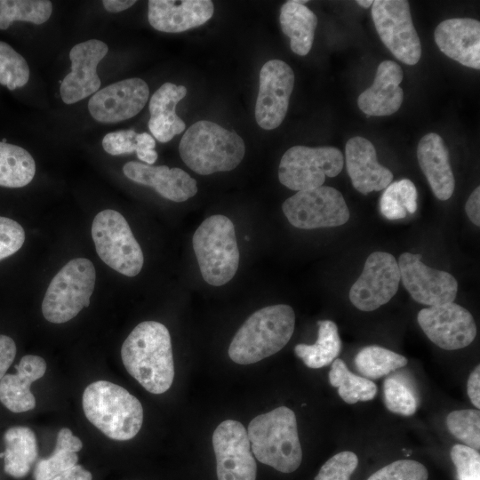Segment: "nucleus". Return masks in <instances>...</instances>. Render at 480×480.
Here are the masks:
<instances>
[{"label":"nucleus","mask_w":480,"mask_h":480,"mask_svg":"<svg viewBox=\"0 0 480 480\" xmlns=\"http://www.w3.org/2000/svg\"><path fill=\"white\" fill-rule=\"evenodd\" d=\"M123 364L146 390L159 395L174 378V363L168 329L161 323L145 321L131 332L121 348Z\"/></svg>","instance_id":"nucleus-1"},{"label":"nucleus","mask_w":480,"mask_h":480,"mask_svg":"<svg viewBox=\"0 0 480 480\" xmlns=\"http://www.w3.org/2000/svg\"><path fill=\"white\" fill-rule=\"evenodd\" d=\"M292 307L276 304L252 313L235 334L228 348L230 359L239 364L257 363L280 351L294 331Z\"/></svg>","instance_id":"nucleus-2"},{"label":"nucleus","mask_w":480,"mask_h":480,"mask_svg":"<svg viewBox=\"0 0 480 480\" xmlns=\"http://www.w3.org/2000/svg\"><path fill=\"white\" fill-rule=\"evenodd\" d=\"M85 417L110 439L133 438L143 422L140 402L123 387L107 380L89 384L82 397Z\"/></svg>","instance_id":"nucleus-3"},{"label":"nucleus","mask_w":480,"mask_h":480,"mask_svg":"<svg viewBox=\"0 0 480 480\" xmlns=\"http://www.w3.org/2000/svg\"><path fill=\"white\" fill-rule=\"evenodd\" d=\"M179 152L192 171L209 175L235 169L244 156L245 145L236 132L211 121L200 120L184 132Z\"/></svg>","instance_id":"nucleus-4"},{"label":"nucleus","mask_w":480,"mask_h":480,"mask_svg":"<svg viewBox=\"0 0 480 480\" xmlns=\"http://www.w3.org/2000/svg\"><path fill=\"white\" fill-rule=\"evenodd\" d=\"M256 459L282 473H292L300 465L302 450L297 420L292 410L277 407L256 416L247 428Z\"/></svg>","instance_id":"nucleus-5"},{"label":"nucleus","mask_w":480,"mask_h":480,"mask_svg":"<svg viewBox=\"0 0 480 480\" xmlns=\"http://www.w3.org/2000/svg\"><path fill=\"white\" fill-rule=\"evenodd\" d=\"M193 249L204 280L220 286L237 271L239 250L233 222L224 215L205 219L194 233Z\"/></svg>","instance_id":"nucleus-6"},{"label":"nucleus","mask_w":480,"mask_h":480,"mask_svg":"<svg viewBox=\"0 0 480 480\" xmlns=\"http://www.w3.org/2000/svg\"><path fill=\"white\" fill-rule=\"evenodd\" d=\"M96 272L92 262L85 258L69 260L52 279L42 302L44 317L53 324H63L74 318L90 305Z\"/></svg>","instance_id":"nucleus-7"},{"label":"nucleus","mask_w":480,"mask_h":480,"mask_svg":"<svg viewBox=\"0 0 480 480\" xmlns=\"http://www.w3.org/2000/svg\"><path fill=\"white\" fill-rule=\"evenodd\" d=\"M92 237L99 257L112 269L130 277L140 272L143 252L120 212L110 209L100 212L92 224Z\"/></svg>","instance_id":"nucleus-8"},{"label":"nucleus","mask_w":480,"mask_h":480,"mask_svg":"<svg viewBox=\"0 0 480 480\" xmlns=\"http://www.w3.org/2000/svg\"><path fill=\"white\" fill-rule=\"evenodd\" d=\"M343 165V154L337 148L293 146L281 158L278 179L292 190L316 188L326 177H336Z\"/></svg>","instance_id":"nucleus-9"},{"label":"nucleus","mask_w":480,"mask_h":480,"mask_svg":"<svg viewBox=\"0 0 480 480\" xmlns=\"http://www.w3.org/2000/svg\"><path fill=\"white\" fill-rule=\"evenodd\" d=\"M282 209L288 221L301 229L339 227L349 219L343 196L328 186L297 191L284 202Z\"/></svg>","instance_id":"nucleus-10"},{"label":"nucleus","mask_w":480,"mask_h":480,"mask_svg":"<svg viewBox=\"0 0 480 480\" xmlns=\"http://www.w3.org/2000/svg\"><path fill=\"white\" fill-rule=\"evenodd\" d=\"M372 17L379 36L391 53L407 65L418 63L421 44L412 23L409 2L373 1Z\"/></svg>","instance_id":"nucleus-11"},{"label":"nucleus","mask_w":480,"mask_h":480,"mask_svg":"<svg viewBox=\"0 0 480 480\" xmlns=\"http://www.w3.org/2000/svg\"><path fill=\"white\" fill-rule=\"evenodd\" d=\"M399 282L396 258L388 252H374L366 259L362 274L349 290L348 298L359 310L373 311L393 298Z\"/></svg>","instance_id":"nucleus-12"},{"label":"nucleus","mask_w":480,"mask_h":480,"mask_svg":"<svg viewBox=\"0 0 480 480\" xmlns=\"http://www.w3.org/2000/svg\"><path fill=\"white\" fill-rule=\"evenodd\" d=\"M417 320L427 337L445 350L466 348L476 335L471 313L454 302L422 308Z\"/></svg>","instance_id":"nucleus-13"},{"label":"nucleus","mask_w":480,"mask_h":480,"mask_svg":"<svg viewBox=\"0 0 480 480\" xmlns=\"http://www.w3.org/2000/svg\"><path fill=\"white\" fill-rule=\"evenodd\" d=\"M212 446L218 480H256L257 465L242 423L222 421L213 432Z\"/></svg>","instance_id":"nucleus-14"},{"label":"nucleus","mask_w":480,"mask_h":480,"mask_svg":"<svg viewBox=\"0 0 480 480\" xmlns=\"http://www.w3.org/2000/svg\"><path fill=\"white\" fill-rule=\"evenodd\" d=\"M419 253L404 252L398 259L400 281L412 298L423 305L453 302L458 291L455 277L425 265Z\"/></svg>","instance_id":"nucleus-15"},{"label":"nucleus","mask_w":480,"mask_h":480,"mask_svg":"<svg viewBox=\"0 0 480 480\" xmlns=\"http://www.w3.org/2000/svg\"><path fill=\"white\" fill-rule=\"evenodd\" d=\"M294 85L292 68L281 60H270L260 72L255 119L264 130L277 128L284 121Z\"/></svg>","instance_id":"nucleus-16"},{"label":"nucleus","mask_w":480,"mask_h":480,"mask_svg":"<svg viewBox=\"0 0 480 480\" xmlns=\"http://www.w3.org/2000/svg\"><path fill=\"white\" fill-rule=\"evenodd\" d=\"M149 96L147 83L138 77L111 84L96 92L88 102L91 116L100 123H117L135 116Z\"/></svg>","instance_id":"nucleus-17"},{"label":"nucleus","mask_w":480,"mask_h":480,"mask_svg":"<svg viewBox=\"0 0 480 480\" xmlns=\"http://www.w3.org/2000/svg\"><path fill=\"white\" fill-rule=\"evenodd\" d=\"M108 52V45L98 39H90L72 47L69 52L71 72L64 77L60 87L66 104L76 103L98 92L101 83L97 66Z\"/></svg>","instance_id":"nucleus-18"},{"label":"nucleus","mask_w":480,"mask_h":480,"mask_svg":"<svg viewBox=\"0 0 480 480\" xmlns=\"http://www.w3.org/2000/svg\"><path fill=\"white\" fill-rule=\"evenodd\" d=\"M435 42L447 57L463 66L480 68V22L471 18L443 20L434 32Z\"/></svg>","instance_id":"nucleus-19"},{"label":"nucleus","mask_w":480,"mask_h":480,"mask_svg":"<svg viewBox=\"0 0 480 480\" xmlns=\"http://www.w3.org/2000/svg\"><path fill=\"white\" fill-rule=\"evenodd\" d=\"M345 157L352 185L364 195L385 189L393 180L391 171L378 162L374 146L364 137L347 141Z\"/></svg>","instance_id":"nucleus-20"},{"label":"nucleus","mask_w":480,"mask_h":480,"mask_svg":"<svg viewBox=\"0 0 480 480\" xmlns=\"http://www.w3.org/2000/svg\"><path fill=\"white\" fill-rule=\"evenodd\" d=\"M148 19L156 30L180 33L204 24L214 12L210 0H149Z\"/></svg>","instance_id":"nucleus-21"},{"label":"nucleus","mask_w":480,"mask_h":480,"mask_svg":"<svg viewBox=\"0 0 480 480\" xmlns=\"http://www.w3.org/2000/svg\"><path fill=\"white\" fill-rule=\"evenodd\" d=\"M123 172L131 180L151 187L173 202H184L197 193L196 180L180 168L131 161L124 165Z\"/></svg>","instance_id":"nucleus-22"},{"label":"nucleus","mask_w":480,"mask_h":480,"mask_svg":"<svg viewBox=\"0 0 480 480\" xmlns=\"http://www.w3.org/2000/svg\"><path fill=\"white\" fill-rule=\"evenodd\" d=\"M404 78L401 67L393 60L380 63L373 84L357 99L358 108L373 116H390L396 113L404 100V91L399 86Z\"/></svg>","instance_id":"nucleus-23"},{"label":"nucleus","mask_w":480,"mask_h":480,"mask_svg":"<svg viewBox=\"0 0 480 480\" xmlns=\"http://www.w3.org/2000/svg\"><path fill=\"white\" fill-rule=\"evenodd\" d=\"M417 158L433 194L448 200L453 194L455 180L449 162V151L440 135L429 132L418 144Z\"/></svg>","instance_id":"nucleus-24"},{"label":"nucleus","mask_w":480,"mask_h":480,"mask_svg":"<svg viewBox=\"0 0 480 480\" xmlns=\"http://www.w3.org/2000/svg\"><path fill=\"white\" fill-rule=\"evenodd\" d=\"M15 368V374H5L0 380V402L12 412H24L36 406L30 386L44 375L46 363L39 356L26 355Z\"/></svg>","instance_id":"nucleus-25"},{"label":"nucleus","mask_w":480,"mask_h":480,"mask_svg":"<svg viewBox=\"0 0 480 480\" xmlns=\"http://www.w3.org/2000/svg\"><path fill=\"white\" fill-rule=\"evenodd\" d=\"M186 94L185 86L166 82L152 95L148 106L150 118L148 124L158 141L168 142L185 130L186 124L175 110L178 102Z\"/></svg>","instance_id":"nucleus-26"},{"label":"nucleus","mask_w":480,"mask_h":480,"mask_svg":"<svg viewBox=\"0 0 480 480\" xmlns=\"http://www.w3.org/2000/svg\"><path fill=\"white\" fill-rule=\"evenodd\" d=\"M279 20L283 33L290 38L292 51L300 56L307 55L314 41L316 15L306 5L292 0L282 5Z\"/></svg>","instance_id":"nucleus-27"},{"label":"nucleus","mask_w":480,"mask_h":480,"mask_svg":"<svg viewBox=\"0 0 480 480\" xmlns=\"http://www.w3.org/2000/svg\"><path fill=\"white\" fill-rule=\"evenodd\" d=\"M4 469L15 478L28 475L38 454L34 431L22 426L8 428L4 435Z\"/></svg>","instance_id":"nucleus-28"},{"label":"nucleus","mask_w":480,"mask_h":480,"mask_svg":"<svg viewBox=\"0 0 480 480\" xmlns=\"http://www.w3.org/2000/svg\"><path fill=\"white\" fill-rule=\"evenodd\" d=\"M318 337L315 344H298L294 348L295 355L306 366L318 369L331 364L341 350V340L336 324L331 320H320Z\"/></svg>","instance_id":"nucleus-29"},{"label":"nucleus","mask_w":480,"mask_h":480,"mask_svg":"<svg viewBox=\"0 0 480 480\" xmlns=\"http://www.w3.org/2000/svg\"><path fill=\"white\" fill-rule=\"evenodd\" d=\"M83 447L79 437L73 435L68 428H62L57 436L56 444L52 455L40 459L34 469L35 480H50L60 473L76 466V454Z\"/></svg>","instance_id":"nucleus-30"},{"label":"nucleus","mask_w":480,"mask_h":480,"mask_svg":"<svg viewBox=\"0 0 480 480\" xmlns=\"http://www.w3.org/2000/svg\"><path fill=\"white\" fill-rule=\"evenodd\" d=\"M36 173V163L23 148L0 141V186L22 188Z\"/></svg>","instance_id":"nucleus-31"},{"label":"nucleus","mask_w":480,"mask_h":480,"mask_svg":"<svg viewBox=\"0 0 480 480\" xmlns=\"http://www.w3.org/2000/svg\"><path fill=\"white\" fill-rule=\"evenodd\" d=\"M329 381L332 386L338 388L341 399L349 404L372 400L377 394V386L373 381L352 373L341 359H335L332 363Z\"/></svg>","instance_id":"nucleus-32"},{"label":"nucleus","mask_w":480,"mask_h":480,"mask_svg":"<svg viewBox=\"0 0 480 480\" xmlns=\"http://www.w3.org/2000/svg\"><path fill=\"white\" fill-rule=\"evenodd\" d=\"M418 192L413 182L402 179L391 182L380 199V211L388 220H400L414 213L418 207Z\"/></svg>","instance_id":"nucleus-33"},{"label":"nucleus","mask_w":480,"mask_h":480,"mask_svg":"<svg viewBox=\"0 0 480 480\" xmlns=\"http://www.w3.org/2000/svg\"><path fill=\"white\" fill-rule=\"evenodd\" d=\"M407 359L380 346L363 348L355 357L357 371L370 379H379L405 366Z\"/></svg>","instance_id":"nucleus-34"},{"label":"nucleus","mask_w":480,"mask_h":480,"mask_svg":"<svg viewBox=\"0 0 480 480\" xmlns=\"http://www.w3.org/2000/svg\"><path fill=\"white\" fill-rule=\"evenodd\" d=\"M52 12V4L48 0H0V29L8 28L14 20L43 24Z\"/></svg>","instance_id":"nucleus-35"},{"label":"nucleus","mask_w":480,"mask_h":480,"mask_svg":"<svg viewBox=\"0 0 480 480\" xmlns=\"http://www.w3.org/2000/svg\"><path fill=\"white\" fill-rule=\"evenodd\" d=\"M383 394L388 411L411 416L419 406V394L411 380L402 374H393L384 380Z\"/></svg>","instance_id":"nucleus-36"},{"label":"nucleus","mask_w":480,"mask_h":480,"mask_svg":"<svg viewBox=\"0 0 480 480\" xmlns=\"http://www.w3.org/2000/svg\"><path fill=\"white\" fill-rule=\"evenodd\" d=\"M450 433L465 445L475 450L480 448V412L478 409L458 410L446 417Z\"/></svg>","instance_id":"nucleus-37"},{"label":"nucleus","mask_w":480,"mask_h":480,"mask_svg":"<svg viewBox=\"0 0 480 480\" xmlns=\"http://www.w3.org/2000/svg\"><path fill=\"white\" fill-rule=\"evenodd\" d=\"M26 60L8 44L0 41V84L9 90L24 86L29 79Z\"/></svg>","instance_id":"nucleus-38"},{"label":"nucleus","mask_w":480,"mask_h":480,"mask_svg":"<svg viewBox=\"0 0 480 480\" xmlns=\"http://www.w3.org/2000/svg\"><path fill=\"white\" fill-rule=\"evenodd\" d=\"M426 467L412 460H396L377 470L367 480H428Z\"/></svg>","instance_id":"nucleus-39"},{"label":"nucleus","mask_w":480,"mask_h":480,"mask_svg":"<svg viewBox=\"0 0 480 480\" xmlns=\"http://www.w3.org/2000/svg\"><path fill=\"white\" fill-rule=\"evenodd\" d=\"M357 465L356 453L348 451L339 452L321 467L315 480H349Z\"/></svg>","instance_id":"nucleus-40"},{"label":"nucleus","mask_w":480,"mask_h":480,"mask_svg":"<svg viewBox=\"0 0 480 480\" xmlns=\"http://www.w3.org/2000/svg\"><path fill=\"white\" fill-rule=\"evenodd\" d=\"M451 459L456 468L458 480H480V454L465 444H455Z\"/></svg>","instance_id":"nucleus-41"},{"label":"nucleus","mask_w":480,"mask_h":480,"mask_svg":"<svg viewBox=\"0 0 480 480\" xmlns=\"http://www.w3.org/2000/svg\"><path fill=\"white\" fill-rule=\"evenodd\" d=\"M25 242V231L17 221L0 216V260L17 252Z\"/></svg>","instance_id":"nucleus-42"},{"label":"nucleus","mask_w":480,"mask_h":480,"mask_svg":"<svg viewBox=\"0 0 480 480\" xmlns=\"http://www.w3.org/2000/svg\"><path fill=\"white\" fill-rule=\"evenodd\" d=\"M137 134L134 130L109 132L102 139L103 149L112 156L132 154L137 149Z\"/></svg>","instance_id":"nucleus-43"},{"label":"nucleus","mask_w":480,"mask_h":480,"mask_svg":"<svg viewBox=\"0 0 480 480\" xmlns=\"http://www.w3.org/2000/svg\"><path fill=\"white\" fill-rule=\"evenodd\" d=\"M156 141L154 138L147 133L141 132L137 134V157L145 162L146 164L151 165L157 159V153L155 150Z\"/></svg>","instance_id":"nucleus-44"},{"label":"nucleus","mask_w":480,"mask_h":480,"mask_svg":"<svg viewBox=\"0 0 480 480\" xmlns=\"http://www.w3.org/2000/svg\"><path fill=\"white\" fill-rule=\"evenodd\" d=\"M16 351L14 340L6 335L0 334V380L13 362Z\"/></svg>","instance_id":"nucleus-45"},{"label":"nucleus","mask_w":480,"mask_h":480,"mask_svg":"<svg viewBox=\"0 0 480 480\" xmlns=\"http://www.w3.org/2000/svg\"><path fill=\"white\" fill-rule=\"evenodd\" d=\"M465 211L472 223L480 226V188L476 187L465 204Z\"/></svg>","instance_id":"nucleus-46"},{"label":"nucleus","mask_w":480,"mask_h":480,"mask_svg":"<svg viewBox=\"0 0 480 480\" xmlns=\"http://www.w3.org/2000/svg\"><path fill=\"white\" fill-rule=\"evenodd\" d=\"M467 392L471 403L479 409L480 407V366L473 370L468 379Z\"/></svg>","instance_id":"nucleus-47"},{"label":"nucleus","mask_w":480,"mask_h":480,"mask_svg":"<svg viewBox=\"0 0 480 480\" xmlns=\"http://www.w3.org/2000/svg\"><path fill=\"white\" fill-rule=\"evenodd\" d=\"M92 476L81 465H76L67 469L50 480H92Z\"/></svg>","instance_id":"nucleus-48"},{"label":"nucleus","mask_w":480,"mask_h":480,"mask_svg":"<svg viewBox=\"0 0 480 480\" xmlns=\"http://www.w3.org/2000/svg\"><path fill=\"white\" fill-rule=\"evenodd\" d=\"M134 0H104L102 1L104 8L110 12H119L132 6Z\"/></svg>","instance_id":"nucleus-49"},{"label":"nucleus","mask_w":480,"mask_h":480,"mask_svg":"<svg viewBox=\"0 0 480 480\" xmlns=\"http://www.w3.org/2000/svg\"><path fill=\"white\" fill-rule=\"evenodd\" d=\"M356 3L364 8H369L372 5L373 1L372 0H357Z\"/></svg>","instance_id":"nucleus-50"}]
</instances>
